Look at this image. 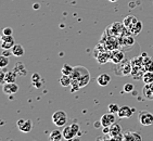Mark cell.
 <instances>
[{
    "label": "cell",
    "instance_id": "6da1fadb",
    "mask_svg": "<svg viewBox=\"0 0 153 141\" xmlns=\"http://www.w3.org/2000/svg\"><path fill=\"white\" fill-rule=\"evenodd\" d=\"M71 77L72 79L75 80L79 85L80 88L88 85L89 80H90V74H89L88 70L84 68V66H76V68H74Z\"/></svg>",
    "mask_w": 153,
    "mask_h": 141
},
{
    "label": "cell",
    "instance_id": "7a4b0ae2",
    "mask_svg": "<svg viewBox=\"0 0 153 141\" xmlns=\"http://www.w3.org/2000/svg\"><path fill=\"white\" fill-rule=\"evenodd\" d=\"M79 131V125L78 124H72L70 126L64 127V129L62 131V135H63V138L68 141H72L76 135Z\"/></svg>",
    "mask_w": 153,
    "mask_h": 141
},
{
    "label": "cell",
    "instance_id": "3957f363",
    "mask_svg": "<svg viewBox=\"0 0 153 141\" xmlns=\"http://www.w3.org/2000/svg\"><path fill=\"white\" fill-rule=\"evenodd\" d=\"M51 118H52L53 124L58 127L64 126L65 124H66V122H68V115L63 111H56V113L52 114V117Z\"/></svg>",
    "mask_w": 153,
    "mask_h": 141
},
{
    "label": "cell",
    "instance_id": "277c9868",
    "mask_svg": "<svg viewBox=\"0 0 153 141\" xmlns=\"http://www.w3.org/2000/svg\"><path fill=\"white\" fill-rule=\"evenodd\" d=\"M138 119L142 126H150L153 124V114L150 112L142 111L139 113Z\"/></svg>",
    "mask_w": 153,
    "mask_h": 141
},
{
    "label": "cell",
    "instance_id": "5b68a950",
    "mask_svg": "<svg viewBox=\"0 0 153 141\" xmlns=\"http://www.w3.org/2000/svg\"><path fill=\"white\" fill-rule=\"evenodd\" d=\"M115 115L114 113H106V114H103L101 116V119H100V124L101 126L103 127H111L113 124L115 123Z\"/></svg>",
    "mask_w": 153,
    "mask_h": 141
},
{
    "label": "cell",
    "instance_id": "8992f818",
    "mask_svg": "<svg viewBox=\"0 0 153 141\" xmlns=\"http://www.w3.org/2000/svg\"><path fill=\"white\" fill-rule=\"evenodd\" d=\"M16 125H18V128L22 132H30L33 128V123L30 119H19L16 122Z\"/></svg>",
    "mask_w": 153,
    "mask_h": 141
},
{
    "label": "cell",
    "instance_id": "52a82bcc",
    "mask_svg": "<svg viewBox=\"0 0 153 141\" xmlns=\"http://www.w3.org/2000/svg\"><path fill=\"white\" fill-rule=\"evenodd\" d=\"M15 45L14 38L12 35H2L1 37V48L2 49H12Z\"/></svg>",
    "mask_w": 153,
    "mask_h": 141
},
{
    "label": "cell",
    "instance_id": "ba28073f",
    "mask_svg": "<svg viewBox=\"0 0 153 141\" xmlns=\"http://www.w3.org/2000/svg\"><path fill=\"white\" fill-rule=\"evenodd\" d=\"M18 91H19V86L15 82H8V84L3 85V92L6 94H8V96L16 94Z\"/></svg>",
    "mask_w": 153,
    "mask_h": 141
},
{
    "label": "cell",
    "instance_id": "9c48e42d",
    "mask_svg": "<svg viewBox=\"0 0 153 141\" xmlns=\"http://www.w3.org/2000/svg\"><path fill=\"white\" fill-rule=\"evenodd\" d=\"M134 113V109H130L129 106H122L117 112V115L120 118H129Z\"/></svg>",
    "mask_w": 153,
    "mask_h": 141
},
{
    "label": "cell",
    "instance_id": "30bf717a",
    "mask_svg": "<svg viewBox=\"0 0 153 141\" xmlns=\"http://www.w3.org/2000/svg\"><path fill=\"white\" fill-rule=\"evenodd\" d=\"M142 94L148 100H153V82L144 84L143 88H142Z\"/></svg>",
    "mask_w": 153,
    "mask_h": 141
},
{
    "label": "cell",
    "instance_id": "8fae6325",
    "mask_svg": "<svg viewBox=\"0 0 153 141\" xmlns=\"http://www.w3.org/2000/svg\"><path fill=\"white\" fill-rule=\"evenodd\" d=\"M110 82H111V76H110L109 74L102 73L97 77L98 85L101 86V87H105V86H108L110 84Z\"/></svg>",
    "mask_w": 153,
    "mask_h": 141
},
{
    "label": "cell",
    "instance_id": "7c38bea8",
    "mask_svg": "<svg viewBox=\"0 0 153 141\" xmlns=\"http://www.w3.org/2000/svg\"><path fill=\"white\" fill-rule=\"evenodd\" d=\"M143 56V68L146 72H153V59L147 56L146 53L142 54Z\"/></svg>",
    "mask_w": 153,
    "mask_h": 141
},
{
    "label": "cell",
    "instance_id": "4fadbf2b",
    "mask_svg": "<svg viewBox=\"0 0 153 141\" xmlns=\"http://www.w3.org/2000/svg\"><path fill=\"white\" fill-rule=\"evenodd\" d=\"M127 30H128L130 34H133V35H138L139 33L142 30V23L140 21H137V22H136L134 25H131Z\"/></svg>",
    "mask_w": 153,
    "mask_h": 141
},
{
    "label": "cell",
    "instance_id": "5bb4252c",
    "mask_svg": "<svg viewBox=\"0 0 153 141\" xmlns=\"http://www.w3.org/2000/svg\"><path fill=\"white\" fill-rule=\"evenodd\" d=\"M11 51H12V56H16V58H19V56H22L24 54V52H25V51H24V48L22 47L21 45H16V44L12 47Z\"/></svg>",
    "mask_w": 153,
    "mask_h": 141
},
{
    "label": "cell",
    "instance_id": "9a60e30c",
    "mask_svg": "<svg viewBox=\"0 0 153 141\" xmlns=\"http://www.w3.org/2000/svg\"><path fill=\"white\" fill-rule=\"evenodd\" d=\"M137 21H138V20H137L134 15H128V16H126V18L124 19L123 24H124V26H125V28H126V30H128V28H129L131 25H134Z\"/></svg>",
    "mask_w": 153,
    "mask_h": 141
},
{
    "label": "cell",
    "instance_id": "2e32d148",
    "mask_svg": "<svg viewBox=\"0 0 153 141\" xmlns=\"http://www.w3.org/2000/svg\"><path fill=\"white\" fill-rule=\"evenodd\" d=\"M15 80H16V74H15L14 70L6 73V76H4V84H8V82H15ZM4 84H3V85H4Z\"/></svg>",
    "mask_w": 153,
    "mask_h": 141
},
{
    "label": "cell",
    "instance_id": "e0dca14e",
    "mask_svg": "<svg viewBox=\"0 0 153 141\" xmlns=\"http://www.w3.org/2000/svg\"><path fill=\"white\" fill-rule=\"evenodd\" d=\"M15 72V74H18V75H21V76H24V75H26V68L24 66L22 63H16L15 64V68L13 70Z\"/></svg>",
    "mask_w": 153,
    "mask_h": 141
},
{
    "label": "cell",
    "instance_id": "ac0fdd59",
    "mask_svg": "<svg viewBox=\"0 0 153 141\" xmlns=\"http://www.w3.org/2000/svg\"><path fill=\"white\" fill-rule=\"evenodd\" d=\"M60 84L63 87H68L71 86L72 84V77L68 76V75H62L61 78H60Z\"/></svg>",
    "mask_w": 153,
    "mask_h": 141
},
{
    "label": "cell",
    "instance_id": "d6986e66",
    "mask_svg": "<svg viewBox=\"0 0 153 141\" xmlns=\"http://www.w3.org/2000/svg\"><path fill=\"white\" fill-rule=\"evenodd\" d=\"M141 79L144 84H151V82H153V72H144Z\"/></svg>",
    "mask_w": 153,
    "mask_h": 141
},
{
    "label": "cell",
    "instance_id": "ffe728a7",
    "mask_svg": "<svg viewBox=\"0 0 153 141\" xmlns=\"http://www.w3.org/2000/svg\"><path fill=\"white\" fill-rule=\"evenodd\" d=\"M73 70H74V68H72L71 65L64 64L61 68V73L63 74V75H68V76H71L72 73H73Z\"/></svg>",
    "mask_w": 153,
    "mask_h": 141
},
{
    "label": "cell",
    "instance_id": "44dd1931",
    "mask_svg": "<svg viewBox=\"0 0 153 141\" xmlns=\"http://www.w3.org/2000/svg\"><path fill=\"white\" fill-rule=\"evenodd\" d=\"M62 138H63V135H62V132L58 129L52 130V132L50 134V137H49L50 140H56V139H62Z\"/></svg>",
    "mask_w": 153,
    "mask_h": 141
},
{
    "label": "cell",
    "instance_id": "7402d4cb",
    "mask_svg": "<svg viewBox=\"0 0 153 141\" xmlns=\"http://www.w3.org/2000/svg\"><path fill=\"white\" fill-rule=\"evenodd\" d=\"M110 132L112 134V135L116 136V135H120V132H121V127L118 124H113L112 126L110 127Z\"/></svg>",
    "mask_w": 153,
    "mask_h": 141
},
{
    "label": "cell",
    "instance_id": "603a6c76",
    "mask_svg": "<svg viewBox=\"0 0 153 141\" xmlns=\"http://www.w3.org/2000/svg\"><path fill=\"white\" fill-rule=\"evenodd\" d=\"M8 64H9V58L4 56H0V68H6Z\"/></svg>",
    "mask_w": 153,
    "mask_h": 141
},
{
    "label": "cell",
    "instance_id": "cb8c5ba5",
    "mask_svg": "<svg viewBox=\"0 0 153 141\" xmlns=\"http://www.w3.org/2000/svg\"><path fill=\"white\" fill-rule=\"evenodd\" d=\"M133 90H134L133 84L128 82V84H125V85H124V91H125L126 94H130V92H133Z\"/></svg>",
    "mask_w": 153,
    "mask_h": 141
},
{
    "label": "cell",
    "instance_id": "d4e9b609",
    "mask_svg": "<svg viewBox=\"0 0 153 141\" xmlns=\"http://www.w3.org/2000/svg\"><path fill=\"white\" fill-rule=\"evenodd\" d=\"M118 110H120V106L117 105V104H110L109 105V111L111 112V113H117L118 112Z\"/></svg>",
    "mask_w": 153,
    "mask_h": 141
},
{
    "label": "cell",
    "instance_id": "484cf974",
    "mask_svg": "<svg viewBox=\"0 0 153 141\" xmlns=\"http://www.w3.org/2000/svg\"><path fill=\"white\" fill-rule=\"evenodd\" d=\"M13 34V30L11 27H4L2 30V35H12Z\"/></svg>",
    "mask_w": 153,
    "mask_h": 141
},
{
    "label": "cell",
    "instance_id": "4316f807",
    "mask_svg": "<svg viewBox=\"0 0 153 141\" xmlns=\"http://www.w3.org/2000/svg\"><path fill=\"white\" fill-rule=\"evenodd\" d=\"M4 76H6V73L1 72L0 73V82H1V84H4Z\"/></svg>",
    "mask_w": 153,
    "mask_h": 141
},
{
    "label": "cell",
    "instance_id": "83f0119b",
    "mask_svg": "<svg viewBox=\"0 0 153 141\" xmlns=\"http://www.w3.org/2000/svg\"><path fill=\"white\" fill-rule=\"evenodd\" d=\"M109 1H111V2H117L118 0H109Z\"/></svg>",
    "mask_w": 153,
    "mask_h": 141
},
{
    "label": "cell",
    "instance_id": "f1b7e54d",
    "mask_svg": "<svg viewBox=\"0 0 153 141\" xmlns=\"http://www.w3.org/2000/svg\"><path fill=\"white\" fill-rule=\"evenodd\" d=\"M62 139H56V140H50V141H61Z\"/></svg>",
    "mask_w": 153,
    "mask_h": 141
},
{
    "label": "cell",
    "instance_id": "f546056e",
    "mask_svg": "<svg viewBox=\"0 0 153 141\" xmlns=\"http://www.w3.org/2000/svg\"><path fill=\"white\" fill-rule=\"evenodd\" d=\"M72 141H80V140H79V139H78V140H77V139H75V138H74V139H73V140H72Z\"/></svg>",
    "mask_w": 153,
    "mask_h": 141
}]
</instances>
